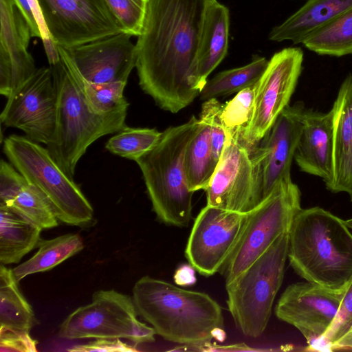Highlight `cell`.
Here are the masks:
<instances>
[{
	"mask_svg": "<svg viewBox=\"0 0 352 352\" xmlns=\"http://www.w3.org/2000/svg\"><path fill=\"white\" fill-rule=\"evenodd\" d=\"M333 116V177L327 188L345 192L352 201V74L342 82L332 109Z\"/></svg>",
	"mask_w": 352,
	"mask_h": 352,
	"instance_id": "cell-20",
	"label": "cell"
},
{
	"mask_svg": "<svg viewBox=\"0 0 352 352\" xmlns=\"http://www.w3.org/2000/svg\"><path fill=\"white\" fill-rule=\"evenodd\" d=\"M16 6L27 21L31 30L32 36L41 38V34L27 0H14Z\"/></svg>",
	"mask_w": 352,
	"mask_h": 352,
	"instance_id": "cell-41",
	"label": "cell"
},
{
	"mask_svg": "<svg viewBox=\"0 0 352 352\" xmlns=\"http://www.w3.org/2000/svg\"><path fill=\"white\" fill-rule=\"evenodd\" d=\"M351 332H352V328H351V332H350V333H351Z\"/></svg>",
	"mask_w": 352,
	"mask_h": 352,
	"instance_id": "cell-44",
	"label": "cell"
},
{
	"mask_svg": "<svg viewBox=\"0 0 352 352\" xmlns=\"http://www.w3.org/2000/svg\"><path fill=\"white\" fill-rule=\"evenodd\" d=\"M56 119V92L52 67H42L8 98L1 122L24 132L28 139L47 145Z\"/></svg>",
	"mask_w": 352,
	"mask_h": 352,
	"instance_id": "cell-14",
	"label": "cell"
},
{
	"mask_svg": "<svg viewBox=\"0 0 352 352\" xmlns=\"http://www.w3.org/2000/svg\"><path fill=\"white\" fill-rule=\"evenodd\" d=\"M248 212L227 210L207 205L194 221L185 256L204 276L220 272L241 234Z\"/></svg>",
	"mask_w": 352,
	"mask_h": 352,
	"instance_id": "cell-13",
	"label": "cell"
},
{
	"mask_svg": "<svg viewBox=\"0 0 352 352\" xmlns=\"http://www.w3.org/2000/svg\"><path fill=\"white\" fill-rule=\"evenodd\" d=\"M27 1L37 23L48 62L51 66L54 65L59 62L60 56L57 45L54 42L47 28L39 2L38 0Z\"/></svg>",
	"mask_w": 352,
	"mask_h": 352,
	"instance_id": "cell-38",
	"label": "cell"
},
{
	"mask_svg": "<svg viewBox=\"0 0 352 352\" xmlns=\"http://www.w3.org/2000/svg\"><path fill=\"white\" fill-rule=\"evenodd\" d=\"M226 338L224 328H217L213 333V338L219 342H223Z\"/></svg>",
	"mask_w": 352,
	"mask_h": 352,
	"instance_id": "cell-43",
	"label": "cell"
},
{
	"mask_svg": "<svg viewBox=\"0 0 352 352\" xmlns=\"http://www.w3.org/2000/svg\"><path fill=\"white\" fill-rule=\"evenodd\" d=\"M192 116L186 122L162 132L157 144L135 162L142 173L153 210L166 225L187 227L192 219V199L186 179L185 154L200 127Z\"/></svg>",
	"mask_w": 352,
	"mask_h": 352,
	"instance_id": "cell-4",
	"label": "cell"
},
{
	"mask_svg": "<svg viewBox=\"0 0 352 352\" xmlns=\"http://www.w3.org/2000/svg\"><path fill=\"white\" fill-rule=\"evenodd\" d=\"M337 349H352V332L344 336L333 345L332 351Z\"/></svg>",
	"mask_w": 352,
	"mask_h": 352,
	"instance_id": "cell-42",
	"label": "cell"
},
{
	"mask_svg": "<svg viewBox=\"0 0 352 352\" xmlns=\"http://www.w3.org/2000/svg\"><path fill=\"white\" fill-rule=\"evenodd\" d=\"M223 104L217 98L205 100L201 105L200 117L207 120L210 125L211 145L215 164L221 157L226 135L222 124L221 113Z\"/></svg>",
	"mask_w": 352,
	"mask_h": 352,
	"instance_id": "cell-35",
	"label": "cell"
},
{
	"mask_svg": "<svg viewBox=\"0 0 352 352\" xmlns=\"http://www.w3.org/2000/svg\"><path fill=\"white\" fill-rule=\"evenodd\" d=\"M287 258L306 281L342 292L352 279V233L322 208H301L289 230Z\"/></svg>",
	"mask_w": 352,
	"mask_h": 352,
	"instance_id": "cell-2",
	"label": "cell"
},
{
	"mask_svg": "<svg viewBox=\"0 0 352 352\" xmlns=\"http://www.w3.org/2000/svg\"><path fill=\"white\" fill-rule=\"evenodd\" d=\"M268 63L264 57H256L248 65L218 73L207 80L199 93L200 98L205 101L225 97L255 85L263 74Z\"/></svg>",
	"mask_w": 352,
	"mask_h": 352,
	"instance_id": "cell-28",
	"label": "cell"
},
{
	"mask_svg": "<svg viewBox=\"0 0 352 352\" xmlns=\"http://www.w3.org/2000/svg\"><path fill=\"white\" fill-rule=\"evenodd\" d=\"M37 343L28 331L0 329L1 352H35Z\"/></svg>",
	"mask_w": 352,
	"mask_h": 352,
	"instance_id": "cell-37",
	"label": "cell"
},
{
	"mask_svg": "<svg viewBox=\"0 0 352 352\" xmlns=\"http://www.w3.org/2000/svg\"><path fill=\"white\" fill-rule=\"evenodd\" d=\"M303 52L287 47L275 53L258 81L252 120L244 140L250 154L289 104L302 69Z\"/></svg>",
	"mask_w": 352,
	"mask_h": 352,
	"instance_id": "cell-10",
	"label": "cell"
},
{
	"mask_svg": "<svg viewBox=\"0 0 352 352\" xmlns=\"http://www.w3.org/2000/svg\"><path fill=\"white\" fill-rule=\"evenodd\" d=\"M0 94L7 98L37 69L30 28L14 0H0Z\"/></svg>",
	"mask_w": 352,
	"mask_h": 352,
	"instance_id": "cell-17",
	"label": "cell"
},
{
	"mask_svg": "<svg viewBox=\"0 0 352 352\" xmlns=\"http://www.w3.org/2000/svg\"><path fill=\"white\" fill-rule=\"evenodd\" d=\"M199 120L200 127L186 148L184 160L188 186L193 192L206 188L217 166L210 123L204 118Z\"/></svg>",
	"mask_w": 352,
	"mask_h": 352,
	"instance_id": "cell-26",
	"label": "cell"
},
{
	"mask_svg": "<svg viewBox=\"0 0 352 352\" xmlns=\"http://www.w3.org/2000/svg\"><path fill=\"white\" fill-rule=\"evenodd\" d=\"M342 292L329 290L309 282L289 285L274 308L280 320L296 327L309 344L324 336L338 312Z\"/></svg>",
	"mask_w": 352,
	"mask_h": 352,
	"instance_id": "cell-15",
	"label": "cell"
},
{
	"mask_svg": "<svg viewBox=\"0 0 352 352\" xmlns=\"http://www.w3.org/2000/svg\"><path fill=\"white\" fill-rule=\"evenodd\" d=\"M352 328V279L343 292L337 316L322 338L311 344V347H324L332 351L333 345L349 333Z\"/></svg>",
	"mask_w": 352,
	"mask_h": 352,
	"instance_id": "cell-33",
	"label": "cell"
},
{
	"mask_svg": "<svg viewBox=\"0 0 352 352\" xmlns=\"http://www.w3.org/2000/svg\"><path fill=\"white\" fill-rule=\"evenodd\" d=\"M60 58L67 67L74 81L83 94L89 107L97 113H108L129 106L124 96L126 82L94 83L87 80L79 72L65 48L57 46Z\"/></svg>",
	"mask_w": 352,
	"mask_h": 352,
	"instance_id": "cell-27",
	"label": "cell"
},
{
	"mask_svg": "<svg viewBox=\"0 0 352 352\" xmlns=\"http://www.w3.org/2000/svg\"><path fill=\"white\" fill-rule=\"evenodd\" d=\"M3 151L27 182L45 195L58 219L80 227L92 221L91 204L47 148L25 136L11 135L4 140Z\"/></svg>",
	"mask_w": 352,
	"mask_h": 352,
	"instance_id": "cell-7",
	"label": "cell"
},
{
	"mask_svg": "<svg viewBox=\"0 0 352 352\" xmlns=\"http://www.w3.org/2000/svg\"><path fill=\"white\" fill-rule=\"evenodd\" d=\"M42 229L12 208L0 205L1 264L18 263L38 246Z\"/></svg>",
	"mask_w": 352,
	"mask_h": 352,
	"instance_id": "cell-23",
	"label": "cell"
},
{
	"mask_svg": "<svg viewBox=\"0 0 352 352\" xmlns=\"http://www.w3.org/2000/svg\"><path fill=\"white\" fill-rule=\"evenodd\" d=\"M333 116L305 109L294 160L300 171L321 178L327 188L333 177Z\"/></svg>",
	"mask_w": 352,
	"mask_h": 352,
	"instance_id": "cell-19",
	"label": "cell"
},
{
	"mask_svg": "<svg viewBox=\"0 0 352 352\" xmlns=\"http://www.w3.org/2000/svg\"><path fill=\"white\" fill-rule=\"evenodd\" d=\"M214 0H147L136 45L139 85L176 113L199 95L195 80L207 10Z\"/></svg>",
	"mask_w": 352,
	"mask_h": 352,
	"instance_id": "cell-1",
	"label": "cell"
},
{
	"mask_svg": "<svg viewBox=\"0 0 352 352\" xmlns=\"http://www.w3.org/2000/svg\"><path fill=\"white\" fill-rule=\"evenodd\" d=\"M43 229L58 226V218L45 195L28 183L7 205Z\"/></svg>",
	"mask_w": 352,
	"mask_h": 352,
	"instance_id": "cell-32",
	"label": "cell"
},
{
	"mask_svg": "<svg viewBox=\"0 0 352 352\" xmlns=\"http://www.w3.org/2000/svg\"><path fill=\"white\" fill-rule=\"evenodd\" d=\"M133 298L117 291L96 292L91 302L79 307L61 323L59 336L67 340L126 339L135 344L155 341L156 333L138 319Z\"/></svg>",
	"mask_w": 352,
	"mask_h": 352,
	"instance_id": "cell-9",
	"label": "cell"
},
{
	"mask_svg": "<svg viewBox=\"0 0 352 352\" xmlns=\"http://www.w3.org/2000/svg\"><path fill=\"white\" fill-rule=\"evenodd\" d=\"M289 232L274 243L238 277L226 284L227 305L243 335L258 338L270 320L282 285L287 259Z\"/></svg>",
	"mask_w": 352,
	"mask_h": 352,
	"instance_id": "cell-6",
	"label": "cell"
},
{
	"mask_svg": "<svg viewBox=\"0 0 352 352\" xmlns=\"http://www.w3.org/2000/svg\"><path fill=\"white\" fill-rule=\"evenodd\" d=\"M25 178L11 164L0 162V205H7L27 185Z\"/></svg>",
	"mask_w": 352,
	"mask_h": 352,
	"instance_id": "cell-36",
	"label": "cell"
},
{
	"mask_svg": "<svg viewBox=\"0 0 352 352\" xmlns=\"http://www.w3.org/2000/svg\"><path fill=\"white\" fill-rule=\"evenodd\" d=\"M304 103L288 105L250 153L254 192L259 205L284 177L291 166L302 126Z\"/></svg>",
	"mask_w": 352,
	"mask_h": 352,
	"instance_id": "cell-11",
	"label": "cell"
},
{
	"mask_svg": "<svg viewBox=\"0 0 352 352\" xmlns=\"http://www.w3.org/2000/svg\"><path fill=\"white\" fill-rule=\"evenodd\" d=\"M256 84L241 90L223 104L221 113L226 135L236 139L243 146L253 117Z\"/></svg>",
	"mask_w": 352,
	"mask_h": 352,
	"instance_id": "cell-30",
	"label": "cell"
},
{
	"mask_svg": "<svg viewBox=\"0 0 352 352\" xmlns=\"http://www.w3.org/2000/svg\"><path fill=\"white\" fill-rule=\"evenodd\" d=\"M195 271V269L190 263L180 265L173 276L175 284L182 287L194 285L197 280Z\"/></svg>",
	"mask_w": 352,
	"mask_h": 352,
	"instance_id": "cell-40",
	"label": "cell"
},
{
	"mask_svg": "<svg viewBox=\"0 0 352 352\" xmlns=\"http://www.w3.org/2000/svg\"><path fill=\"white\" fill-rule=\"evenodd\" d=\"M123 32L138 36L141 32L147 0H104Z\"/></svg>",
	"mask_w": 352,
	"mask_h": 352,
	"instance_id": "cell-34",
	"label": "cell"
},
{
	"mask_svg": "<svg viewBox=\"0 0 352 352\" xmlns=\"http://www.w3.org/2000/svg\"><path fill=\"white\" fill-rule=\"evenodd\" d=\"M18 283L13 270L1 264L0 329L30 332L34 324V314Z\"/></svg>",
	"mask_w": 352,
	"mask_h": 352,
	"instance_id": "cell-24",
	"label": "cell"
},
{
	"mask_svg": "<svg viewBox=\"0 0 352 352\" xmlns=\"http://www.w3.org/2000/svg\"><path fill=\"white\" fill-rule=\"evenodd\" d=\"M57 46L72 48L124 32L104 0H38Z\"/></svg>",
	"mask_w": 352,
	"mask_h": 352,
	"instance_id": "cell-12",
	"label": "cell"
},
{
	"mask_svg": "<svg viewBox=\"0 0 352 352\" xmlns=\"http://www.w3.org/2000/svg\"><path fill=\"white\" fill-rule=\"evenodd\" d=\"M300 190L291 176L282 179L270 195L248 212L241 234L221 269L226 284L238 277L283 234L289 232L300 206Z\"/></svg>",
	"mask_w": 352,
	"mask_h": 352,
	"instance_id": "cell-8",
	"label": "cell"
},
{
	"mask_svg": "<svg viewBox=\"0 0 352 352\" xmlns=\"http://www.w3.org/2000/svg\"><path fill=\"white\" fill-rule=\"evenodd\" d=\"M302 44L320 55L352 54V8L310 35Z\"/></svg>",
	"mask_w": 352,
	"mask_h": 352,
	"instance_id": "cell-29",
	"label": "cell"
},
{
	"mask_svg": "<svg viewBox=\"0 0 352 352\" xmlns=\"http://www.w3.org/2000/svg\"><path fill=\"white\" fill-rule=\"evenodd\" d=\"M207 205L247 213L256 202L250 154L239 141L226 135L223 148L206 188Z\"/></svg>",
	"mask_w": 352,
	"mask_h": 352,
	"instance_id": "cell-16",
	"label": "cell"
},
{
	"mask_svg": "<svg viewBox=\"0 0 352 352\" xmlns=\"http://www.w3.org/2000/svg\"><path fill=\"white\" fill-rule=\"evenodd\" d=\"M51 67L56 92V119L53 138L46 146L63 170L73 178L79 160L92 143L127 126L129 106L97 113L62 60Z\"/></svg>",
	"mask_w": 352,
	"mask_h": 352,
	"instance_id": "cell-5",
	"label": "cell"
},
{
	"mask_svg": "<svg viewBox=\"0 0 352 352\" xmlns=\"http://www.w3.org/2000/svg\"><path fill=\"white\" fill-rule=\"evenodd\" d=\"M138 314L164 340L201 348L210 343L217 328H224L220 305L208 294L187 290L144 276L134 285Z\"/></svg>",
	"mask_w": 352,
	"mask_h": 352,
	"instance_id": "cell-3",
	"label": "cell"
},
{
	"mask_svg": "<svg viewBox=\"0 0 352 352\" xmlns=\"http://www.w3.org/2000/svg\"><path fill=\"white\" fill-rule=\"evenodd\" d=\"M125 32L66 49L80 74L94 83L124 82L137 62L136 45Z\"/></svg>",
	"mask_w": 352,
	"mask_h": 352,
	"instance_id": "cell-18",
	"label": "cell"
},
{
	"mask_svg": "<svg viewBox=\"0 0 352 352\" xmlns=\"http://www.w3.org/2000/svg\"><path fill=\"white\" fill-rule=\"evenodd\" d=\"M352 8V0H307L296 12L271 30L273 41L302 43L314 32Z\"/></svg>",
	"mask_w": 352,
	"mask_h": 352,
	"instance_id": "cell-21",
	"label": "cell"
},
{
	"mask_svg": "<svg viewBox=\"0 0 352 352\" xmlns=\"http://www.w3.org/2000/svg\"><path fill=\"white\" fill-rule=\"evenodd\" d=\"M71 352H134V346L122 342L120 338H96L95 340L83 344L73 346L68 349Z\"/></svg>",
	"mask_w": 352,
	"mask_h": 352,
	"instance_id": "cell-39",
	"label": "cell"
},
{
	"mask_svg": "<svg viewBox=\"0 0 352 352\" xmlns=\"http://www.w3.org/2000/svg\"><path fill=\"white\" fill-rule=\"evenodd\" d=\"M229 27L228 9L212 1L206 14L198 53L195 89L199 93L208 76L227 54Z\"/></svg>",
	"mask_w": 352,
	"mask_h": 352,
	"instance_id": "cell-22",
	"label": "cell"
},
{
	"mask_svg": "<svg viewBox=\"0 0 352 352\" xmlns=\"http://www.w3.org/2000/svg\"><path fill=\"white\" fill-rule=\"evenodd\" d=\"M161 134L155 129L126 126L109 139L105 148L113 155L135 162L157 144Z\"/></svg>",
	"mask_w": 352,
	"mask_h": 352,
	"instance_id": "cell-31",
	"label": "cell"
},
{
	"mask_svg": "<svg viewBox=\"0 0 352 352\" xmlns=\"http://www.w3.org/2000/svg\"><path fill=\"white\" fill-rule=\"evenodd\" d=\"M83 241L78 234H65L49 240H40L38 251L28 260L14 268L19 282L25 276L46 272L58 265L83 249Z\"/></svg>",
	"mask_w": 352,
	"mask_h": 352,
	"instance_id": "cell-25",
	"label": "cell"
}]
</instances>
